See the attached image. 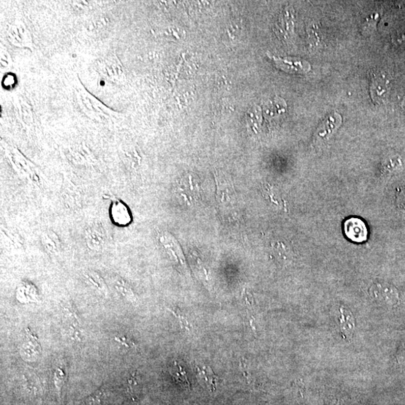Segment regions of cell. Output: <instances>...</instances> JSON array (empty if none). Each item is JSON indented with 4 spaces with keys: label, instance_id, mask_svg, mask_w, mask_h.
Returning <instances> with one entry per match:
<instances>
[{
    "label": "cell",
    "instance_id": "7c38bea8",
    "mask_svg": "<svg viewBox=\"0 0 405 405\" xmlns=\"http://www.w3.org/2000/svg\"><path fill=\"white\" fill-rule=\"evenodd\" d=\"M41 242L44 249L50 254H56L60 248V239L53 230H45L41 235Z\"/></svg>",
    "mask_w": 405,
    "mask_h": 405
},
{
    "label": "cell",
    "instance_id": "6da1fadb",
    "mask_svg": "<svg viewBox=\"0 0 405 405\" xmlns=\"http://www.w3.org/2000/svg\"><path fill=\"white\" fill-rule=\"evenodd\" d=\"M371 298L384 306L392 308L398 303V293L397 290L388 284H377L370 289Z\"/></svg>",
    "mask_w": 405,
    "mask_h": 405
},
{
    "label": "cell",
    "instance_id": "9a60e30c",
    "mask_svg": "<svg viewBox=\"0 0 405 405\" xmlns=\"http://www.w3.org/2000/svg\"><path fill=\"white\" fill-rule=\"evenodd\" d=\"M83 275L89 284H91L93 287L98 290L101 294L107 295L108 289L100 275L98 274L96 272L89 270V271L85 272Z\"/></svg>",
    "mask_w": 405,
    "mask_h": 405
},
{
    "label": "cell",
    "instance_id": "ffe728a7",
    "mask_svg": "<svg viewBox=\"0 0 405 405\" xmlns=\"http://www.w3.org/2000/svg\"><path fill=\"white\" fill-rule=\"evenodd\" d=\"M380 18L379 13H374L365 18L362 26V33L363 34H370L376 29L377 23Z\"/></svg>",
    "mask_w": 405,
    "mask_h": 405
},
{
    "label": "cell",
    "instance_id": "4fadbf2b",
    "mask_svg": "<svg viewBox=\"0 0 405 405\" xmlns=\"http://www.w3.org/2000/svg\"><path fill=\"white\" fill-rule=\"evenodd\" d=\"M112 284L117 292L121 294L124 298L127 299L128 300L133 302V303L137 301L135 293L127 281H125L120 277L114 276L112 278Z\"/></svg>",
    "mask_w": 405,
    "mask_h": 405
},
{
    "label": "cell",
    "instance_id": "e0dca14e",
    "mask_svg": "<svg viewBox=\"0 0 405 405\" xmlns=\"http://www.w3.org/2000/svg\"><path fill=\"white\" fill-rule=\"evenodd\" d=\"M142 387L140 384V378L137 375V372L133 373L128 378L127 390L129 395L132 397L133 399H137L141 390Z\"/></svg>",
    "mask_w": 405,
    "mask_h": 405
},
{
    "label": "cell",
    "instance_id": "7402d4cb",
    "mask_svg": "<svg viewBox=\"0 0 405 405\" xmlns=\"http://www.w3.org/2000/svg\"><path fill=\"white\" fill-rule=\"evenodd\" d=\"M319 29L317 26L311 25L309 26V30H308V35H309L310 42H311V46H315L317 47L320 43L321 39L319 37Z\"/></svg>",
    "mask_w": 405,
    "mask_h": 405
},
{
    "label": "cell",
    "instance_id": "8fae6325",
    "mask_svg": "<svg viewBox=\"0 0 405 405\" xmlns=\"http://www.w3.org/2000/svg\"><path fill=\"white\" fill-rule=\"evenodd\" d=\"M194 184L195 183H193L192 178L191 177L183 179L177 185V188H176L177 194L182 199L184 198L185 200L197 198V194H198V191H197V185Z\"/></svg>",
    "mask_w": 405,
    "mask_h": 405
},
{
    "label": "cell",
    "instance_id": "d4e9b609",
    "mask_svg": "<svg viewBox=\"0 0 405 405\" xmlns=\"http://www.w3.org/2000/svg\"><path fill=\"white\" fill-rule=\"evenodd\" d=\"M64 373L61 369H58L56 372L55 373V384H56V388L60 390V387L63 385V383L64 382Z\"/></svg>",
    "mask_w": 405,
    "mask_h": 405
},
{
    "label": "cell",
    "instance_id": "d6986e66",
    "mask_svg": "<svg viewBox=\"0 0 405 405\" xmlns=\"http://www.w3.org/2000/svg\"><path fill=\"white\" fill-rule=\"evenodd\" d=\"M169 311L173 313L176 319L179 321L180 327L185 331L190 332L192 330L191 324L188 322V319H186V316L183 314V311L180 310L179 308H174V307H168Z\"/></svg>",
    "mask_w": 405,
    "mask_h": 405
},
{
    "label": "cell",
    "instance_id": "484cf974",
    "mask_svg": "<svg viewBox=\"0 0 405 405\" xmlns=\"http://www.w3.org/2000/svg\"><path fill=\"white\" fill-rule=\"evenodd\" d=\"M404 346H405V344ZM398 363L401 366L405 367V347H401L400 348V351L398 352V356H397Z\"/></svg>",
    "mask_w": 405,
    "mask_h": 405
},
{
    "label": "cell",
    "instance_id": "3957f363",
    "mask_svg": "<svg viewBox=\"0 0 405 405\" xmlns=\"http://www.w3.org/2000/svg\"><path fill=\"white\" fill-rule=\"evenodd\" d=\"M277 67L291 74H305L311 70V66L308 62L296 57H278L270 56Z\"/></svg>",
    "mask_w": 405,
    "mask_h": 405
},
{
    "label": "cell",
    "instance_id": "4316f807",
    "mask_svg": "<svg viewBox=\"0 0 405 405\" xmlns=\"http://www.w3.org/2000/svg\"><path fill=\"white\" fill-rule=\"evenodd\" d=\"M402 106H403V107H404V108L405 109V98H404V101H403V102H402Z\"/></svg>",
    "mask_w": 405,
    "mask_h": 405
},
{
    "label": "cell",
    "instance_id": "ac0fdd59",
    "mask_svg": "<svg viewBox=\"0 0 405 405\" xmlns=\"http://www.w3.org/2000/svg\"><path fill=\"white\" fill-rule=\"evenodd\" d=\"M169 371H170L172 377L175 378L179 383L183 384L184 387H190L189 381H188L187 376H186V373L185 372L183 368L179 364L175 362L173 368L171 367Z\"/></svg>",
    "mask_w": 405,
    "mask_h": 405
},
{
    "label": "cell",
    "instance_id": "5b68a950",
    "mask_svg": "<svg viewBox=\"0 0 405 405\" xmlns=\"http://www.w3.org/2000/svg\"><path fill=\"white\" fill-rule=\"evenodd\" d=\"M294 16L293 9L288 7L284 9L275 23V32L278 37L283 40H287L292 37L294 33Z\"/></svg>",
    "mask_w": 405,
    "mask_h": 405
},
{
    "label": "cell",
    "instance_id": "30bf717a",
    "mask_svg": "<svg viewBox=\"0 0 405 405\" xmlns=\"http://www.w3.org/2000/svg\"><path fill=\"white\" fill-rule=\"evenodd\" d=\"M195 368H197V376L202 385L210 392H215L219 380L218 377L215 375L210 366L197 365Z\"/></svg>",
    "mask_w": 405,
    "mask_h": 405
},
{
    "label": "cell",
    "instance_id": "7a4b0ae2",
    "mask_svg": "<svg viewBox=\"0 0 405 405\" xmlns=\"http://www.w3.org/2000/svg\"><path fill=\"white\" fill-rule=\"evenodd\" d=\"M84 240L89 249L99 252L107 242L105 230L99 224H90L85 229Z\"/></svg>",
    "mask_w": 405,
    "mask_h": 405
},
{
    "label": "cell",
    "instance_id": "2e32d148",
    "mask_svg": "<svg viewBox=\"0 0 405 405\" xmlns=\"http://www.w3.org/2000/svg\"><path fill=\"white\" fill-rule=\"evenodd\" d=\"M62 311H63V321L69 324L70 328H77L81 324L80 317L70 304L62 305Z\"/></svg>",
    "mask_w": 405,
    "mask_h": 405
},
{
    "label": "cell",
    "instance_id": "9c48e42d",
    "mask_svg": "<svg viewBox=\"0 0 405 405\" xmlns=\"http://www.w3.org/2000/svg\"><path fill=\"white\" fill-rule=\"evenodd\" d=\"M340 314L339 326L341 335L344 339L351 340L355 330V319L352 313L344 308H340Z\"/></svg>",
    "mask_w": 405,
    "mask_h": 405
},
{
    "label": "cell",
    "instance_id": "44dd1931",
    "mask_svg": "<svg viewBox=\"0 0 405 405\" xmlns=\"http://www.w3.org/2000/svg\"><path fill=\"white\" fill-rule=\"evenodd\" d=\"M104 395H105V391L101 389L84 398L80 402V405H102Z\"/></svg>",
    "mask_w": 405,
    "mask_h": 405
},
{
    "label": "cell",
    "instance_id": "52a82bcc",
    "mask_svg": "<svg viewBox=\"0 0 405 405\" xmlns=\"http://www.w3.org/2000/svg\"><path fill=\"white\" fill-rule=\"evenodd\" d=\"M342 123V117L338 113L329 115L319 126L315 134L316 140L319 141L328 139L336 131Z\"/></svg>",
    "mask_w": 405,
    "mask_h": 405
},
{
    "label": "cell",
    "instance_id": "ba28073f",
    "mask_svg": "<svg viewBox=\"0 0 405 405\" xmlns=\"http://www.w3.org/2000/svg\"><path fill=\"white\" fill-rule=\"evenodd\" d=\"M22 357L28 360H34L41 353V346L37 337L32 334L29 329L26 330V340L22 344Z\"/></svg>",
    "mask_w": 405,
    "mask_h": 405
},
{
    "label": "cell",
    "instance_id": "277c9868",
    "mask_svg": "<svg viewBox=\"0 0 405 405\" xmlns=\"http://www.w3.org/2000/svg\"><path fill=\"white\" fill-rule=\"evenodd\" d=\"M344 230L348 238L355 243H362L368 237V229L360 218H348L344 222Z\"/></svg>",
    "mask_w": 405,
    "mask_h": 405
},
{
    "label": "cell",
    "instance_id": "5bb4252c",
    "mask_svg": "<svg viewBox=\"0 0 405 405\" xmlns=\"http://www.w3.org/2000/svg\"><path fill=\"white\" fill-rule=\"evenodd\" d=\"M112 216L117 224L125 225L130 221L131 216L127 207L120 202L113 204L112 207Z\"/></svg>",
    "mask_w": 405,
    "mask_h": 405
},
{
    "label": "cell",
    "instance_id": "603a6c76",
    "mask_svg": "<svg viewBox=\"0 0 405 405\" xmlns=\"http://www.w3.org/2000/svg\"><path fill=\"white\" fill-rule=\"evenodd\" d=\"M115 341H117V342L120 343V344H121L122 345L124 346V347L129 348V349L136 350L137 348L136 343H134L132 340L128 338V337L125 336V335H123V336L119 335V336L115 337Z\"/></svg>",
    "mask_w": 405,
    "mask_h": 405
},
{
    "label": "cell",
    "instance_id": "cb8c5ba5",
    "mask_svg": "<svg viewBox=\"0 0 405 405\" xmlns=\"http://www.w3.org/2000/svg\"><path fill=\"white\" fill-rule=\"evenodd\" d=\"M242 297H243V301H244L245 305H246L248 308H253L254 307H255V300H254V297H253V296L251 295L249 291L245 289L244 291H243V294H242Z\"/></svg>",
    "mask_w": 405,
    "mask_h": 405
},
{
    "label": "cell",
    "instance_id": "8992f818",
    "mask_svg": "<svg viewBox=\"0 0 405 405\" xmlns=\"http://www.w3.org/2000/svg\"><path fill=\"white\" fill-rule=\"evenodd\" d=\"M371 99L375 104H381L387 99L390 91V81L384 74H374L371 82Z\"/></svg>",
    "mask_w": 405,
    "mask_h": 405
}]
</instances>
